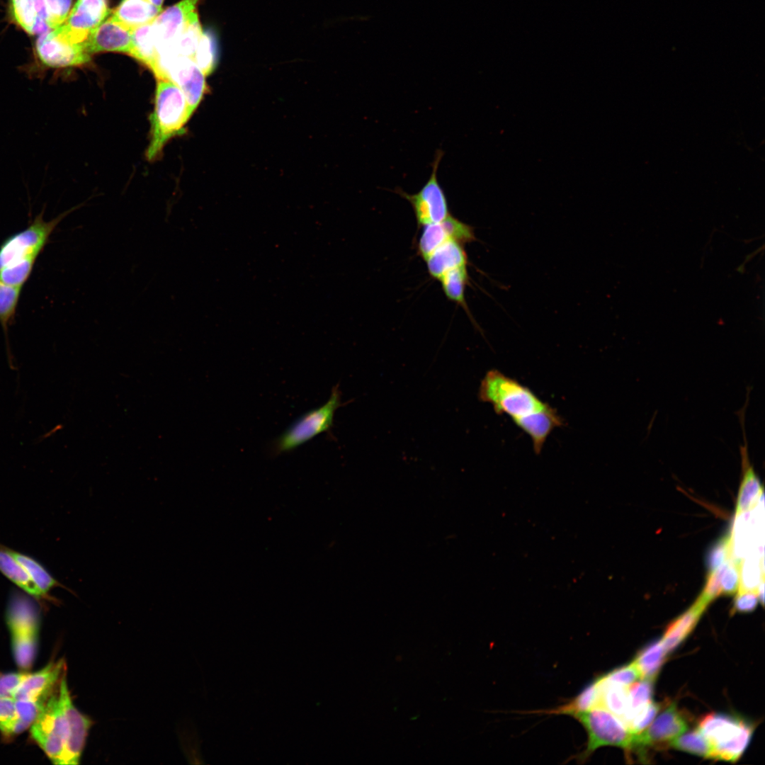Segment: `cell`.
<instances>
[{
    "mask_svg": "<svg viewBox=\"0 0 765 765\" xmlns=\"http://www.w3.org/2000/svg\"><path fill=\"white\" fill-rule=\"evenodd\" d=\"M154 108L150 116L151 140L146 155L154 160L166 142L184 131L191 116L186 96L174 82L167 78H156Z\"/></svg>",
    "mask_w": 765,
    "mask_h": 765,
    "instance_id": "6da1fadb",
    "label": "cell"
},
{
    "mask_svg": "<svg viewBox=\"0 0 765 765\" xmlns=\"http://www.w3.org/2000/svg\"><path fill=\"white\" fill-rule=\"evenodd\" d=\"M477 397L492 404L497 414L512 420L551 407L529 387L497 369L488 370L482 379Z\"/></svg>",
    "mask_w": 765,
    "mask_h": 765,
    "instance_id": "7a4b0ae2",
    "label": "cell"
},
{
    "mask_svg": "<svg viewBox=\"0 0 765 765\" xmlns=\"http://www.w3.org/2000/svg\"><path fill=\"white\" fill-rule=\"evenodd\" d=\"M6 621L14 659L19 667L28 669L36 655L40 629V613L34 599L24 591L13 590L7 604Z\"/></svg>",
    "mask_w": 765,
    "mask_h": 765,
    "instance_id": "3957f363",
    "label": "cell"
},
{
    "mask_svg": "<svg viewBox=\"0 0 765 765\" xmlns=\"http://www.w3.org/2000/svg\"><path fill=\"white\" fill-rule=\"evenodd\" d=\"M698 730L708 741L712 759L737 761L752 738L754 726L737 716L709 713L698 722Z\"/></svg>",
    "mask_w": 765,
    "mask_h": 765,
    "instance_id": "277c9868",
    "label": "cell"
},
{
    "mask_svg": "<svg viewBox=\"0 0 765 765\" xmlns=\"http://www.w3.org/2000/svg\"><path fill=\"white\" fill-rule=\"evenodd\" d=\"M570 715L582 725L587 734L586 747L578 755L579 761L584 762L597 749L604 746L630 750L634 734L620 718L605 708L594 706Z\"/></svg>",
    "mask_w": 765,
    "mask_h": 765,
    "instance_id": "5b68a950",
    "label": "cell"
},
{
    "mask_svg": "<svg viewBox=\"0 0 765 765\" xmlns=\"http://www.w3.org/2000/svg\"><path fill=\"white\" fill-rule=\"evenodd\" d=\"M341 399L339 385H336L324 404L302 414L273 441L272 453L277 455L290 452L320 434L329 433L335 412L342 405Z\"/></svg>",
    "mask_w": 765,
    "mask_h": 765,
    "instance_id": "8992f818",
    "label": "cell"
},
{
    "mask_svg": "<svg viewBox=\"0 0 765 765\" xmlns=\"http://www.w3.org/2000/svg\"><path fill=\"white\" fill-rule=\"evenodd\" d=\"M78 207L49 221L43 219L42 210L27 227L7 237L0 246V269L25 260L36 261L59 223Z\"/></svg>",
    "mask_w": 765,
    "mask_h": 765,
    "instance_id": "52a82bcc",
    "label": "cell"
},
{
    "mask_svg": "<svg viewBox=\"0 0 765 765\" xmlns=\"http://www.w3.org/2000/svg\"><path fill=\"white\" fill-rule=\"evenodd\" d=\"M59 686L30 727L31 737L50 761L57 765H60L67 737V720L60 699Z\"/></svg>",
    "mask_w": 765,
    "mask_h": 765,
    "instance_id": "ba28073f",
    "label": "cell"
},
{
    "mask_svg": "<svg viewBox=\"0 0 765 765\" xmlns=\"http://www.w3.org/2000/svg\"><path fill=\"white\" fill-rule=\"evenodd\" d=\"M442 157L443 152L438 150L432 162L430 177L416 193L408 194L400 188L395 189V192L412 205L420 227L439 222L450 215L445 192L437 176Z\"/></svg>",
    "mask_w": 765,
    "mask_h": 765,
    "instance_id": "9c48e42d",
    "label": "cell"
},
{
    "mask_svg": "<svg viewBox=\"0 0 765 765\" xmlns=\"http://www.w3.org/2000/svg\"><path fill=\"white\" fill-rule=\"evenodd\" d=\"M108 0H77L65 21L51 30L58 40L69 44L85 42L109 14Z\"/></svg>",
    "mask_w": 765,
    "mask_h": 765,
    "instance_id": "30bf717a",
    "label": "cell"
},
{
    "mask_svg": "<svg viewBox=\"0 0 765 765\" xmlns=\"http://www.w3.org/2000/svg\"><path fill=\"white\" fill-rule=\"evenodd\" d=\"M66 674L62 677L59 686L60 699L67 725V737L60 765H76L80 762L93 722L73 703Z\"/></svg>",
    "mask_w": 765,
    "mask_h": 765,
    "instance_id": "8fae6325",
    "label": "cell"
},
{
    "mask_svg": "<svg viewBox=\"0 0 765 765\" xmlns=\"http://www.w3.org/2000/svg\"><path fill=\"white\" fill-rule=\"evenodd\" d=\"M158 64V77L167 78L180 87L193 114L206 89L205 75L193 60L186 57L161 58Z\"/></svg>",
    "mask_w": 765,
    "mask_h": 765,
    "instance_id": "7c38bea8",
    "label": "cell"
},
{
    "mask_svg": "<svg viewBox=\"0 0 765 765\" xmlns=\"http://www.w3.org/2000/svg\"><path fill=\"white\" fill-rule=\"evenodd\" d=\"M35 52L38 64L44 71L81 67L91 61V55L85 50L83 42H64L56 38L51 30L39 35Z\"/></svg>",
    "mask_w": 765,
    "mask_h": 765,
    "instance_id": "4fadbf2b",
    "label": "cell"
},
{
    "mask_svg": "<svg viewBox=\"0 0 765 765\" xmlns=\"http://www.w3.org/2000/svg\"><path fill=\"white\" fill-rule=\"evenodd\" d=\"M449 240L463 244L472 242L475 240L474 230L451 215L439 222L424 225L418 242L419 254L424 259Z\"/></svg>",
    "mask_w": 765,
    "mask_h": 765,
    "instance_id": "5bb4252c",
    "label": "cell"
},
{
    "mask_svg": "<svg viewBox=\"0 0 765 765\" xmlns=\"http://www.w3.org/2000/svg\"><path fill=\"white\" fill-rule=\"evenodd\" d=\"M642 732L634 734L631 749L669 742L687 729V723L675 703L669 705Z\"/></svg>",
    "mask_w": 765,
    "mask_h": 765,
    "instance_id": "9a60e30c",
    "label": "cell"
},
{
    "mask_svg": "<svg viewBox=\"0 0 765 765\" xmlns=\"http://www.w3.org/2000/svg\"><path fill=\"white\" fill-rule=\"evenodd\" d=\"M132 30L113 20L106 18L83 42L90 55L103 52H123L131 55Z\"/></svg>",
    "mask_w": 765,
    "mask_h": 765,
    "instance_id": "2e32d148",
    "label": "cell"
},
{
    "mask_svg": "<svg viewBox=\"0 0 765 765\" xmlns=\"http://www.w3.org/2000/svg\"><path fill=\"white\" fill-rule=\"evenodd\" d=\"M200 0H181L161 12L153 22L158 53L166 50L183 28Z\"/></svg>",
    "mask_w": 765,
    "mask_h": 765,
    "instance_id": "e0dca14e",
    "label": "cell"
},
{
    "mask_svg": "<svg viewBox=\"0 0 765 765\" xmlns=\"http://www.w3.org/2000/svg\"><path fill=\"white\" fill-rule=\"evenodd\" d=\"M66 673L67 666L64 659L52 661L40 670L29 673L16 691L13 698L37 699L50 696L58 687Z\"/></svg>",
    "mask_w": 765,
    "mask_h": 765,
    "instance_id": "ac0fdd59",
    "label": "cell"
},
{
    "mask_svg": "<svg viewBox=\"0 0 765 765\" xmlns=\"http://www.w3.org/2000/svg\"><path fill=\"white\" fill-rule=\"evenodd\" d=\"M512 421L531 438L533 450L537 454L540 453L554 429L564 424L563 419L552 407Z\"/></svg>",
    "mask_w": 765,
    "mask_h": 765,
    "instance_id": "d6986e66",
    "label": "cell"
},
{
    "mask_svg": "<svg viewBox=\"0 0 765 765\" xmlns=\"http://www.w3.org/2000/svg\"><path fill=\"white\" fill-rule=\"evenodd\" d=\"M424 260L429 275L437 280L448 271L468 264L464 244L455 240L444 242Z\"/></svg>",
    "mask_w": 765,
    "mask_h": 765,
    "instance_id": "ffe728a7",
    "label": "cell"
},
{
    "mask_svg": "<svg viewBox=\"0 0 765 765\" xmlns=\"http://www.w3.org/2000/svg\"><path fill=\"white\" fill-rule=\"evenodd\" d=\"M161 12L162 8L155 6L149 0H123L110 17L132 30L154 22Z\"/></svg>",
    "mask_w": 765,
    "mask_h": 765,
    "instance_id": "44dd1931",
    "label": "cell"
},
{
    "mask_svg": "<svg viewBox=\"0 0 765 765\" xmlns=\"http://www.w3.org/2000/svg\"><path fill=\"white\" fill-rule=\"evenodd\" d=\"M203 32L198 12L195 11L189 16L171 45L164 51L158 53L159 57L182 56L193 60Z\"/></svg>",
    "mask_w": 765,
    "mask_h": 765,
    "instance_id": "7402d4cb",
    "label": "cell"
},
{
    "mask_svg": "<svg viewBox=\"0 0 765 765\" xmlns=\"http://www.w3.org/2000/svg\"><path fill=\"white\" fill-rule=\"evenodd\" d=\"M38 34L55 29L67 19L72 0H30Z\"/></svg>",
    "mask_w": 765,
    "mask_h": 765,
    "instance_id": "603a6c76",
    "label": "cell"
},
{
    "mask_svg": "<svg viewBox=\"0 0 765 765\" xmlns=\"http://www.w3.org/2000/svg\"><path fill=\"white\" fill-rule=\"evenodd\" d=\"M707 606L696 601L667 628L662 644L669 652L674 650L691 632Z\"/></svg>",
    "mask_w": 765,
    "mask_h": 765,
    "instance_id": "cb8c5ba5",
    "label": "cell"
},
{
    "mask_svg": "<svg viewBox=\"0 0 765 765\" xmlns=\"http://www.w3.org/2000/svg\"><path fill=\"white\" fill-rule=\"evenodd\" d=\"M0 572L36 601H50L40 593L24 568L13 556L11 548L1 543H0Z\"/></svg>",
    "mask_w": 765,
    "mask_h": 765,
    "instance_id": "d4e9b609",
    "label": "cell"
},
{
    "mask_svg": "<svg viewBox=\"0 0 765 765\" xmlns=\"http://www.w3.org/2000/svg\"><path fill=\"white\" fill-rule=\"evenodd\" d=\"M132 38L133 46L130 56L146 65L155 76L159 70V55L153 22L132 30Z\"/></svg>",
    "mask_w": 765,
    "mask_h": 765,
    "instance_id": "484cf974",
    "label": "cell"
},
{
    "mask_svg": "<svg viewBox=\"0 0 765 765\" xmlns=\"http://www.w3.org/2000/svg\"><path fill=\"white\" fill-rule=\"evenodd\" d=\"M11 552L15 559L28 574L31 580L40 593L50 601H57L50 595V591L56 587L64 588L74 594L72 591L69 590L67 586L57 580L46 570V568L35 559L12 549H11Z\"/></svg>",
    "mask_w": 765,
    "mask_h": 765,
    "instance_id": "4316f807",
    "label": "cell"
},
{
    "mask_svg": "<svg viewBox=\"0 0 765 765\" xmlns=\"http://www.w3.org/2000/svg\"><path fill=\"white\" fill-rule=\"evenodd\" d=\"M596 679L600 690L598 706L605 708L623 721L628 708V687L605 681L601 676Z\"/></svg>",
    "mask_w": 765,
    "mask_h": 765,
    "instance_id": "83f0119b",
    "label": "cell"
},
{
    "mask_svg": "<svg viewBox=\"0 0 765 765\" xmlns=\"http://www.w3.org/2000/svg\"><path fill=\"white\" fill-rule=\"evenodd\" d=\"M667 652L661 640L645 647L638 654L633 662L638 669L641 678L654 680L660 669Z\"/></svg>",
    "mask_w": 765,
    "mask_h": 765,
    "instance_id": "f1b7e54d",
    "label": "cell"
},
{
    "mask_svg": "<svg viewBox=\"0 0 765 765\" xmlns=\"http://www.w3.org/2000/svg\"><path fill=\"white\" fill-rule=\"evenodd\" d=\"M438 280L441 283L446 296L463 307L469 314L465 298V286L469 282L467 266L452 269L443 274Z\"/></svg>",
    "mask_w": 765,
    "mask_h": 765,
    "instance_id": "f546056e",
    "label": "cell"
},
{
    "mask_svg": "<svg viewBox=\"0 0 765 765\" xmlns=\"http://www.w3.org/2000/svg\"><path fill=\"white\" fill-rule=\"evenodd\" d=\"M217 45L215 34L210 30L203 32L193 61L207 76L215 69L217 63Z\"/></svg>",
    "mask_w": 765,
    "mask_h": 765,
    "instance_id": "4dcf8cb0",
    "label": "cell"
},
{
    "mask_svg": "<svg viewBox=\"0 0 765 765\" xmlns=\"http://www.w3.org/2000/svg\"><path fill=\"white\" fill-rule=\"evenodd\" d=\"M21 289L0 280V324L7 339L8 326L15 317Z\"/></svg>",
    "mask_w": 765,
    "mask_h": 765,
    "instance_id": "1f68e13d",
    "label": "cell"
},
{
    "mask_svg": "<svg viewBox=\"0 0 765 765\" xmlns=\"http://www.w3.org/2000/svg\"><path fill=\"white\" fill-rule=\"evenodd\" d=\"M681 735L671 740L669 745L690 754L710 758V747L698 729Z\"/></svg>",
    "mask_w": 765,
    "mask_h": 765,
    "instance_id": "d6a6232c",
    "label": "cell"
},
{
    "mask_svg": "<svg viewBox=\"0 0 765 765\" xmlns=\"http://www.w3.org/2000/svg\"><path fill=\"white\" fill-rule=\"evenodd\" d=\"M652 680L643 679L628 686V708L623 720L625 722L635 713L652 701L653 692Z\"/></svg>",
    "mask_w": 765,
    "mask_h": 765,
    "instance_id": "836d02e7",
    "label": "cell"
},
{
    "mask_svg": "<svg viewBox=\"0 0 765 765\" xmlns=\"http://www.w3.org/2000/svg\"><path fill=\"white\" fill-rule=\"evenodd\" d=\"M51 695L37 699L16 700L14 716L27 729L30 728Z\"/></svg>",
    "mask_w": 765,
    "mask_h": 765,
    "instance_id": "e575fe53",
    "label": "cell"
},
{
    "mask_svg": "<svg viewBox=\"0 0 765 765\" xmlns=\"http://www.w3.org/2000/svg\"><path fill=\"white\" fill-rule=\"evenodd\" d=\"M35 261L25 260L0 269V280L17 287H23L32 273Z\"/></svg>",
    "mask_w": 765,
    "mask_h": 765,
    "instance_id": "d590c367",
    "label": "cell"
},
{
    "mask_svg": "<svg viewBox=\"0 0 765 765\" xmlns=\"http://www.w3.org/2000/svg\"><path fill=\"white\" fill-rule=\"evenodd\" d=\"M721 594L735 593L740 586V571L737 562L727 560L721 566Z\"/></svg>",
    "mask_w": 765,
    "mask_h": 765,
    "instance_id": "8d00e7d4",
    "label": "cell"
},
{
    "mask_svg": "<svg viewBox=\"0 0 765 765\" xmlns=\"http://www.w3.org/2000/svg\"><path fill=\"white\" fill-rule=\"evenodd\" d=\"M660 706L651 701L645 707L634 713L625 722L629 730L633 734L642 732L654 719Z\"/></svg>",
    "mask_w": 765,
    "mask_h": 765,
    "instance_id": "74e56055",
    "label": "cell"
},
{
    "mask_svg": "<svg viewBox=\"0 0 765 765\" xmlns=\"http://www.w3.org/2000/svg\"><path fill=\"white\" fill-rule=\"evenodd\" d=\"M605 681L619 684L623 686H629L641 678L640 673L635 663L622 666L610 672L601 676Z\"/></svg>",
    "mask_w": 765,
    "mask_h": 765,
    "instance_id": "f35d334b",
    "label": "cell"
},
{
    "mask_svg": "<svg viewBox=\"0 0 765 765\" xmlns=\"http://www.w3.org/2000/svg\"><path fill=\"white\" fill-rule=\"evenodd\" d=\"M730 539L727 537L720 540L708 552L707 564L709 572L718 569L727 560Z\"/></svg>",
    "mask_w": 765,
    "mask_h": 765,
    "instance_id": "ab89813d",
    "label": "cell"
},
{
    "mask_svg": "<svg viewBox=\"0 0 765 765\" xmlns=\"http://www.w3.org/2000/svg\"><path fill=\"white\" fill-rule=\"evenodd\" d=\"M28 674L11 672L0 674V697L13 698L16 691Z\"/></svg>",
    "mask_w": 765,
    "mask_h": 765,
    "instance_id": "60d3db41",
    "label": "cell"
},
{
    "mask_svg": "<svg viewBox=\"0 0 765 765\" xmlns=\"http://www.w3.org/2000/svg\"><path fill=\"white\" fill-rule=\"evenodd\" d=\"M759 600L756 590H740L735 599L733 608L740 613L752 612L756 607Z\"/></svg>",
    "mask_w": 765,
    "mask_h": 765,
    "instance_id": "b9f144b4",
    "label": "cell"
},
{
    "mask_svg": "<svg viewBox=\"0 0 765 765\" xmlns=\"http://www.w3.org/2000/svg\"><path fill=\"white\" fill-rule=\"evenodd\" d=\"M15 703L14 698L0 697V722L14 715Z\"/></svg>",
    "mask_w": 765,
    "mask_h": 765,
    "instance_id": "7bdbcfd3",
    "label": "cell"
},
{
    "mask_svg": "<svg viewBox=\"0 0 765 765\" xmlns=\"http://www.w3.org/2000/svg\"><path fill=\"white\" fill-rule=\"evenodd\" d=\"M153 5L162 8L164 0H149Z\"/></svg>",
    "mask_w": 765,
    "mask_h": 765,
    "instance_id": "ee69618b",
    "label": "cell"
}]
</instances>
